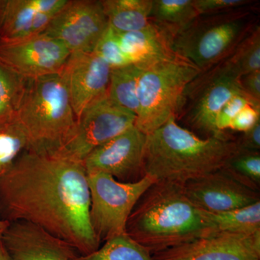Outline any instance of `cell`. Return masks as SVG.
<instances>
[{
	"mask_svg": "<svg viewBox=\"0 0 260 260\" xmlns=\"http://www.w3.org/2000/svg\"><path fill=\"white\" fill-rule=\"evenodd\" d=\"M142 68L135 126L148 135L176 118L184 90L202 71L177 53Z\"/></svg>",
	"mask_w": 260,
	"mask_h": 260,
	"instance_id": "8992f818",
	"label": "cell"
},
{
	"mask_svg": "<svg viewBox=\"0 0 260 260\" xmlns=\"http://www.w3.org/2000/svg\"><path fill=\"white\" fill-rule=\"evenodd\" d=\"M93 52L105 61L112 69L133 64L121 49L117 34L110 27H108L98 42Z\"/></svg>",
	"mask_w": 260,
	"mask_h": 260,
	"instance_id": "83f0119b",
	"label": "cell"
},
{
	"mask_svg": "<svg viewBox=\"0 0 260 260\" xmlns=\"http://www.w3.org/2000/svg\"><path fill=\"white\" fill-rule=\"evenodd\" d=\"M116 34L121 49L133 64L148 66L177 53L172 38L153 23L137 31Z\"/></svg>",
	"mask_w": 260,
	"mask_h": 260,
	"instance_id": "ac0fdd59",
	"label": "cell"
},
{
	"mask_svg": "<svg viewBox=\"0 0 260 260\" xmlns=\"http://www.w3.org/2000/svg\"><path fill=\"white\" fill-rule=\"evenodd\" d=\"M249 104L260 108L259 103L254 102L244 93L234 95L229 102L225 103L217 116L216 128L219 133L222 135L231 134L229 130L233 119L243 108Z\"/></svg>",
	"mask_w": 260,
	"mask_h": 260,
	"instance_id": "f1b7e54d",
	"label": "cell"
},
{
	"mask_svg": "<svg viewBox=\"0 0 260 260\" xmlns=\"http://www.w3.org/2000/svg\"><path fill=\"white\" fill-rule=\"evenodd\" d=\"M70 54L62 43L42 34L0 42V64L25 79L60 73Z\"/></svg>",
	"mask_w": 260,
	"mask_h": 260,
	"instance_id": "7c38bea8",
	"label": "cell"
},
{
	"mask_svg": "<svg viewBox=\"0 0 260 260\" xmlns=\"http://www.w3.org/2000/svg\"><path fill=\"white\" fill-rule=\"evenodd\" d=\"M28 149V136L16 114L0 121V176Z\"/></svg>",
	"mask_w": 260,
	"mask_h": 260,
	"instance_id": "7402d4cb",
	"label": "cell"
},
{
	"mask_svg": "<svg viewBox=\"0 0 260 260\" xmlns=\"http://www.w3.org/2000/svg\"><path fill=\"white\" fill-rule=\"evenodd\" d=\"M75 260H155L143 246L127 234L108 239L97 250Z\"/></svg>",
	"mask_w": 260,
	"mask_h": 260,
	"instance_id": "d4e9b609",
	"label": "cell"
},
{
	"mask_svg": "<svg viewBox=\"0 0 260 260\" xmlns=\"http://www.w3.org/2000/svg\"><path fill=\"white\" fill-rule=\"evenodd\" d=\"M92 226L101 242L126 234L135 205L156 180L148 175L132 183L121 182L103 173L88 174Z\"/></svg>",
	"mask_w": 260,
	"mask_h": 260,
	"instance_id": "ba28073f",
	"label": "cell"
},
{
	"mask_svg": "<svg viewBox=\"0 0 260 260\" xmlns=\"http://www.w3.org/2000/svg\"><path fill=\"white\" fill-rule=\"evenodd\" d=\"M109 64L94 52L72 53L61 70L77 119L94 102L107 95Z\"/></svg>",
	"mask_w": 260,
	"mask_h": 260,
	"instance_id": "5bb4252c",
	"label": "cell"
},
{
	"mask_svg": "<svg viewBox=\"0 0 260 260\" xmlns=\"http://www.w3.org/2000/svg\"><path fill=\"white\" fill-rule=\"evenodd\" d=\"M239 81L244 93L254 102L260 104V70L251 72L241 77Z\"/></svg>",
	"mask_w": 260,
	"mask_h": 260,
	"instance_id": "d6a6232c",
	"label": "cell"
},
{
	"mask_svg": "<svg viewBox=\"0 0 260 260\" xmlns=\"http://www.w3.org/2000/svg\"><path fill=\"white\" fill-rule=\"evenodd\" d=\"M188 199L206 213L238 209L260 201L259 191L235 180L223 169L183 185Z\"/></svg>",
	"mask_w": 260,
	"mask_h": 260,
	"instance_id": "9a60e30c",
	"label": "cell"
},
{
	"mask_svg": "<svg viewBox=\"0 0 260 260\" xmlns=\"http://www.w3.org/2000/svg\"><path fill=\"white\" fill-rule=\"evenodd\" d=\"M244 93L239 79L228 74L221 64L201 72L186 87L176 121L203 138H231L217 130L219 112L231 99Z\"/></svg>",
	"mask_w": 260,
	"mask_h": 260,
	"instance_id": "52a82bcc",
	"label": "cell"
},
{
	"mask_svg": "<svg viewBox=\"0 0 260 260\" xmlns=\"http://www.w3.org/2000/svg\"><path fill=\"white\" fill-rule=\"evenodd\" d=\"M83 162L27 150L0 176V218L41 228L86 255L101 241L92 226Z\"/></svg>",
	"mask_w": 260,
	"mask_h": 260,
	"instance_id": "6da1fadb",
	"label": "cell"
},
{
	"mask_svg": "<svg viewBox=\"0 0 260 260\" xmlns=\"http://www.w3.org/2000/svg\"><path fill=\"white\" fill-rule=\"evenodd\" d=\"M260 120V108L247 105L243 108L231 122L229 130L244 133Z\"/></svg>",
	"mask_w": 260,
	"mask_h": 260,
	"instance_id": "4dcf8cb0",
	"label": "cell"
},
{
	"mask_svg": "<svg viewBox=\"0 0 260 260\" xmlns=\"http://www.w3.org/2000/svg\"><path fill=\"white\" fill-rule=\"evenodd\" d=\"M256 0H194L200 15L217 14L255 4Z\"/></svg>",
	"mask_w": 260,
	"mask_h": 260,
	"instance_id": "f546056e",
	"label": "cell"
},
{
	"mask_svg": "<svg viewBox=\"0 0 260 260\" xmlns=\"http://www.w3.org/2000/svg\"><path fill=\"white\" fill-rule=\"evenodd\" d=\"M9 222L0 218V240H1L3 234H4L5 230H6L7 228L9 225Z\"/></svg>",
	"mask_w": 260,
	"mask_h": 260,
	"instance_id": "e575fe53",
	"label": "cell"
},
{
	"mask_svg": "<svg viewBox=\"0 0 260 260\" xmlns=\"http://www.w3.org/2000/svg\"><path fill=\"white\" fill-rule=\"evenodd\" d=\"M136 115L116 104L108 94L87 108L56 155L83 162L94 150L135 126Z\"/></svg>",
	"mask_w": 260,
	"mask_h": 260,
	"instance_id": "9c48e42d",
	"label": "cell"
},
{
	"mask_svg": "<svg viewBox=\"0 0 260 260\" xmlns=\"http://www.w3.org/2000/svg\"><path fill=\"white\" fill-rule=\"evenodd\" d=\"M155 260H260V232H220L153 254Z\"/></svg>",
	"mask_w": 260,
	"mask_h": 260,
	"instance_id": "4fadbf2b",
	"label": "cell"
},
{
	"mask_svg": "<svg viewBox=\"0 0 260 260\" xmlns=\"http://www.w3.org/2000/svg\"><path fill=\"white\" fill-rule=\"evenodd\" d=\"M222 169L241 184L259 191L260 152H238Z\"/></svg>",
	"mask_w": 260,
	"mask_h": 260,
	"instance_id": "484cf974",
	"label": "cell"
},
{
	"mask_svg": "<svg viewBox=\"0 0 260 260\" xmlns=\"http://www.w3.org/2000/svg\"><path fill=\"white\" fill-rule=\"evenodd\" d=\"M205 214L218 232L254 234L260 232V201L223 213Z\"/></svg>",
	"mask_w": 260,
	"mask_h": 260,
	"instance_id": "603a6c76",
	"label": "cell"
},
{
	"mask_svg": "<svg viewBox=\"0 0 260 260\" xmlns=\"http://www.w3.org/2000/svg\"><path fill=\"white\" fill-rule=\"evenodd\" d=\"M239 152H259L260 150V120L250 129L242 133V136L237 138Z\"/></svg>",
	"mask_w": 260,
	"mask_h": 260,
	"instance_id": "1f68e13d",
	"label": "cell"
},
{
	"mask_svg": "<svg viewBox=\"0 0 260 260\" xmlns=\"http://www.w3.org/2000/svg\"><path fill=\"white\" fill-rule=\"evenodd\" d=\"M259 3L211 15H200L173 40L178 54L202 72L228 59L259 25Z\"/></svg>",
	"mask_w": 260,
	"mask_h": 260,
	"instance_id": "5b68a950",
	"label": "cell"
},
{
	"mask_svg": "<svg viewBox=\"0 0 260 260\" xmlns=\"http://www.w3.org/2000/svg\"><path fill=\"white\" fill-rule=\"evenodd\" d=\"M228 74L239 79L251 72L260 70V26L257 25L228 59L220 62Z\"/></svg>",
	"mask_w": 260,
	"mask_h": 260,
	"instance_id": "cb8c5ba5",
	"label": "cell"
},
{
	"mask_svg": "<svg viewBox=\"0 0 260 260\" xmlns=\"http://www.w3.org/2000/svg\"><path fill=\"white\" fill-rule=\"evenodd\" d=\"M199 15L194 0H153L150 18L174 40Z\"/></svg>",
	"mask_w": 260,
	"mask_h": 260,
	"instance_id": "ffe728a7",
	"label": "cell"
},
{
	"mask_svg": "<svg viewBox=\"0 0 260 260\" xmlns=\"http://www.w3.org/2000/svg\"><path fill=\"white\" fill-rule=\"evenodd\" d=\"M188 199L183 185L156 181L140 198L132 212L126 234L153 255L218 233Z\"/></svg>",
	"mask_w": 260,
	"mask_h": 260,
	"instance_id": "7a4b0ae2",
	"label": "cell"
},
{
	"mask_svg": "<svg viewBox=\"0 0 260 260\" xmlns=\"http://www.w3.org/2000/svg\"><path fill=\"white\" fill-rule=\"evenodd\" d=\"M147 135L135 126L89 154L83 162L87 174L103 173L124 183L144 177Z\"/></svg>",
	"mask_w": 260,
	"mask_h": 260,
	"instance_id": "8fae6325",
	"label": "cell"
},
{
	"mask_svg": "<svg viewBox=\"0 0 260 260\" xmlns=\"http://www.w3.org/2000/svg\"><path fill=\"white\" fill-rule=\"evenodd\" d=\"M2 242L15 260H75L78 256L68 243L27 222L10 223Z\"/></svg>",
	"mask_w": 260,
	"mask_h": 260,
	"instance_id": "e0dca14e",
	"label": "cell"
},
{
	"mask_svg": "<svg viewBox=\"0 0 260 260\" xmlns=\"http://www.w3.org/2000/svg\"><path fill=\"white\" fill-rule=\"evenodd\" d=\"M239 152L237 138H203L172 118L147 135L145 175L184 185L220 170Z\"/></svg>",
	"mask_w": 260,
	"mask_h": 260,
	"instance_id": "3957f363",
	"label": "cell"
},
{
	"mask_svg": "<svg viewBox=\"0 0 260 260\" xmlns=\"http://www.w3.org/2000/svg\"><path fill=\"white\" fill-rule=\"evenodd\" d=\"M109 27L102 1L72 0L55 15L42 32L72 53L93 52Z\"/></svg>",
	"mask_w": 260,
	"mask_h": 260,
	"instance_id": "30bf717a",
	"label": "cell"
},
{
	"mask_svg": "<svg viewBox=\"0 0 260 260\" xmlns=\"http://www.w3.org/2000/svg\"><path fill=\"white\" fill-rule=\"evenodd\" d=\"M3 0H0V17H1L2 8H3Z\"/></svg>",
	"mask_w": 260,
	"mask_h": 260,
	"instance_id": "d590c367",
	"label": "cell"
},
{
	"mask_svg": "<svg viewBox=\"0 0 260 260\" xmlns=\"http://www.w3.org/2000/svg\"><path fill=\"white\" fill-rule=\"evenodd\" d=\"M68 0H3L0 42H13L40 35Z\"/></svg>",
	"mask_w": 260,
	"mask_h": 260,
	"instance_id": "2e32d148",
	"label": "cell"
},
{
	"mask_svg": "<svg viewBox=\"0 0 260 260\" xmlns=\"http://www.w3.org/2000/svg\"><path fill=\"white\" fill-rule=\"evenodd\" d=\"M109 27L116 32L137 31L150 25L153 0H102Z\"/></svg>",
	"mask_w": 260,
	"mask_h": 260,
	"instance_id": "d6986e66",
	"label": "cell"
},
{
	"mask_svg": "<svg viewBox=\"0 0 260 260\" xmlns=\"http://www.w3.org/2000/svg\"><path fill=\"white\" fill-rule=\"evenodd\" d=\"M0 260H15L7 250L4 244L2 242V239L0 240Z\"/></svg>",
	"mask_w": 260,
	"mask_h": 260,
	"instance_id": "836d02e7",
	"label": "cell"
},
{
	"mask_svg": "<svg viewBox=\"0 0 260 260\" xmlns=\"http://www.w3.org/2000/svg\"><path fill=\"white\" fill-rule=\"evenodd\" d=\"M142 69L135 64L112 68L108 88L109 99L135 115L138 110V87Z\"/></svg>",
	"mask_w": 260,
	"mask_h": 260,
	"instance_id": "44dd1931",
	"label": "cell"
},
{
	"mask_svg": "<svg viewBox=\"0 0 260 260\" xmlns=\"http://www.w3.org/2000/svg\"><path fill=\"white\" fill-rule=\"evenodd\" d=\"M16 115L28 136V150L57 153L77 121L61 73L26 79Z\"/></svg>",
	"mask_w": 260,
	"mask_h": 260,
	"instance_id": "277c9868",
	"label": "cell"
},
{
	"mask_svg": "<svg viewBox=\"0 0 260 260\" xmlns=\"http://www.w3.org/2000/svg\"><path fill=\"white\" fill-rule=\"evenodd\" d=\"M25 80L0 64V121L16 114Z\"/></svg>",
	"mask_w": 260,
	"mask_h": 260,
	"instance_id": "4316f807",
	"label": "cell"
}]
</instances>
